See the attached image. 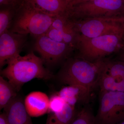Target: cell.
Here are the masks:
<instances>
[{
	"label": "cell",
	"mask_w": 124,
	"mask_h": 124,
	"mask_svg": "<svg viewBox=\"0 0 124 124\" xmlns=\"http://www.w3.org/2000/svg\"><path fill=\"white\" fill-rule=\"evenodd\" d=\"M108 18L112 19V20H116V21L121 22L124 23V16H116V17L109 18Z\"/></svg>",
	"instance_id": "obj_26"
},
{
	"label": "cell",
	"mask_w": 124,
	"mask_h": 124,
	"mask_svg": "<svg viewBox=\"0 0 124 124\" xmlns=\"http://www.w3.org/2000/svg\"><path fill=\"white\" fill-rule=\"evenodd\" d=\"M66 103L62 97L57 93L49 98L48 113H54L61 111L64 108Z\"/></svg>",
	"instance_id": "obj_21"
},
{
	"label": "cell",
	"mask_w": 124,
	"mask_h": 124,
	"mask_svg": "<svg viewBox=\"0 0 124 124\" xmlns=\"http://www.w3.org/2000/svg\"><path fill=\"white\" fill-rule=\"evenodd\" d=\"M9 124H33L25 108L24 100L17 96L4 108Z\"/></svg>",
	"instance_id": "obj_12"
},
{
	"label": "cell",
	"mask_w": 124,
	"mask_h": 124,
	"mask_svg": "<svg viewBox=\"0 0 124 124\" xmlns=\"http://www.w3.org/2000/svg\"><path fill=\"white\" fill-rule=\"evenodd\" d=\"M27 35L7 31L0 35V67L1 69L22 51Z\"/></svg>",
	"instance_id": "obj_9"
},
{
	"label": "cell",
	"mask_w": 124,
	"mask_h": 124,
	"mask_svg": "<svg viewBox=\"0 0 124 124\" xmlns=\"http://www.w3.org/2000/svg\"><path fill=\"white\" fill-rule=\"evenodd\" d=\"M124 35H108L89 38L79 34L75 50L77 57L92 63L116 54L124 48Z\"/></svg>",
	"instance_id": "obj_4"
},
{
	"label": "cell",
	"mask_w": 124,
	"mask_h": 124,
	"mask_svg": "<svg viewBox=\"0 0 124 124\" xmlns=\"http://www.w3.org/2000/svg\"><path fill=\"white\" fill-rule=\"evenodd\" d=\"M44 63L41 58L33 52L23 56L19 54L8 62L0 74L18 92L24 84L33 79L46 80L53 77L51 72L45 68Z\"/></svg>",
	"instance_id": "obj_1"
},
{
	"label": "cell",
	"mask_w": 124,
	"mask_h": 124,
	"mask_svg": "<svg viewBox=\"0 0 124 124\" xmlns=\"http://www.w3.org/2000/svg\"><path fill=\"white\" fill-rule=\"evenodd\" d=\"M51 26L57 30L63 43L75 49L79 33L76 30L73 20L68 16L54 17Z\"/></svg>",
	"instance_id": "obj_13"
},
{
	"label": "cell",
	"mask_w": 124,
	"mask_h": 124,
	"mask_svg": "<svg viewBox=\"0 0 124 124\" xmlns=\"http://www.w3.org/2000/svg\"><path fill=\"white\" fill-rule=\"evenodd\" d=\"M22 0H0L1 6H17Z\"/></svg>",
	"instance_id": "obj_22"
},
{
	"label": "cell",
	"mask_w": 124,
	"mask_h": 124,
	"mask_svg": "<svg viewBox=\"0 0 124 124\" xmlns=\"http://www.w3.org/2000/svg\"><path fill=\"white\" fill-rule=\"evenodd\" d=\"M54 17L37 8L26 0L17 5L9 31L30 34L36 38L45 35L51 27Z\"/></svg>",
	"instance_id": "obj_3"
},
{
	"label": "cell",
	"mask_w": 124,
	"mask_h": 124,
	"mask_svg": "<svg viewBox=\"0 0 124 124\" xmlns=\"http://www.w3.org/2000/svg\"><path fill=\"white\" fill-rule=\"evenodd\" d=\"M98 86L100 91H118L124 93V81L114 79L103 72L102 69Z\"/></svg>",
	"instance_id": "obj_18"
},
{
	"label": "cell",
	"mask_w": 124,
	"mask_h": 124,
	"mask_svg": "<svg viewBox=\"0 0 124 124\" xmlns=\"http://www.w3.org/2000/svg\"><path fill=\"white\" fill-rule=\"evenodd\" d=\"M116 124H124V120Z\"/></svg>",
	"instance_id": "obj_27"
},
{
	"label": "cell",
	"mask_w": 124,
	"mask_h": 124,
	"mask_svg": "<svg viewBox=\"0 0 124 124\" xmlns=\"http://www.w3.org/2000/svg\"><path fill=\"white\" fill-rule=\"evenodd\" d=\"M34 48L44 63L49 65L66 61L75 50L72 46L51 39L45 34L36 38Z\"/></svg>",
	"instance_id": "obj_8"
},
{
	"label": "cell",
	"mask_w": 124,
	"mask_h": 124,
	"mask_svg": "<svg viewBox=\"0 0 124 124\" xmlns=\"http://www.w3.org/2000/svg\"><path fill=\"white\" fill-rule=\"evenodd\" d=\"M0 124H9L4 112L0 115Z\"/></svg>",
	"instance_id": "obj_24"
},
{
	"label": "cell",
	"mask_w": 124,
	"mask_h": 124,
	"mask_svg": "<svg viewBox=\"0 0 124 124\" xmlns=\"http://www.w3.org/2000/svg\"><path fill=\"white\" fill-rule=\"evenodd\" d=\"M71 124H95V116L91 108L85 106L78 112Z\"/></svg>",
	"instance_id": "obj_20"
},
{
	"label": "cell",
	"mask_w": 124,
	"mask_h": 124,
	"mask_svg": "<svg viewBox=\"0 0 124 124\" xmlns=\"http://www.w3.org/2000/svg\"><path fill=\"white\" fill-rule=\"evenodd\" d=\"M123 49H124V48H123Z\"/></svg>",
	"instance_id": "obj_28"
},
{
	"label": "cell",
	"mask_w": 124,
	"mask_h": 124,
	"mask_svg": "<svg viewBox=\"0 0 124 124\" xmlns=\"http://www.w3.org/2000/svg\"><path fill=\"white\" fill-rule=\"evenodd\" d=\"M24 103L26 110L31 117H38L48 113L49 98L45 93L33 91L26 96Z\"/></svg>",
	"instance_id": "obj_11"
},
{
	"label": "cell",
	"mask_w": 124,
	"mask_h": 124,
	"mask_svg": "<svg viewBox=\"0 0 124 124\" xmlns=\"http://www.w3.org/2000/svg\"><path fill=\"white\" fill-rule=\"evenodd\" d=\"M115 54L116 55V59L124 62V49L121 50L118 53Z\"/></svg>",
	"instance_id": "obj_23"
},
{
	"label": "cell",
	"mask_w": 124,
	"mask_h": 124,
	"mask_svg": "<svg viewBox=\"0 0 124 124\" xmlns=\"http://www.w3.org/2000/svg\"><path fill=\"white\" fill-rule=\"evenodd\" d=\"M102 61L92 63L77 56L69 58L59 72L58 79L64 84L82 87L92 93L98 86Z\"/></svg>",
	"instance_id": "obj_2"
},
{
	"label": "cell",
	"mask_w": 124,
	"mask_h": 124,
	"mask_svg": "<svg viewBox=\"0 0 124 124\" xmlns=\"http://www.w3.org/2000/svg\"><path fill=\"white\" fill-rule=\"evenodd\" d=\"M72 20L78 32L88 38L108 35H124V23L119 21L107 18Z\"/></svg>",
	"instance_id": "obj_7"
},
{
	"label": "cell",
	"mask_w": 124,
	"mask_h": 124,
	"mask_svg": "<svg viewBox=\"0 0 124 124\" xmlns=\"http://www.w3.org/2000/svg\"><path fill=\"white\" fill-rule=\"evenodd\" d=\"M123 2H124V0H123Z\"/></svg>",
	"instance_id": "obj_29"
},
{
	"label": "cell",
	"mask_w": 124,
	"mask_h": 124,
	"mask_svg": "<svg viewBox=\"0 0 124 124\" xmlns=\"http://www.w3.org/2000/svg\"><path fill=\"white\" fill-rule=\"evenodd\" d=\"M70 0L71 5L72 7H73V6L91 0Z\"/></svg>",
	"instance_id": "obj_25"
},
{
	"label": "cell",
	"mask_w": 124,
	"mask_h": 124,
	"mask_svg": "<svg viewBox=\"0 0 124 124\" xmlns=\"http://www.w3.org/2000/svg\"><path fill=\"white\" fill-rule=\"evenodd\" d=\"M57 93L66 103L75 107L78 103L88 104L90 101L92 93L82 87L67 85L61 89Z\"/></svg>",
	"instance_id": "obj_14"
},
{
	"label": "cell",
	"mask_w": 124,
	"mask_h": 124,
	"mask_svg": "<svg viewBox=\"0 0 124 124\" xmlns=\"http://www.w3.org/2000/svg\"><path fill=\"white\" fill-rule=\"evenodd\" d=\"M101 69L103 72L114 79L124 81V62L107 58L102 60Z\"/></svg>",
	"instance_id": "obj_16"
},
{
	"label": "cell",
	"mask_w": 124,
	"mask_h": 124,
	"mask_svg": "<svg viewBox=\"0 0 124 124\" xmlns=\"http://www.w3.org/2000/svg\"><path fill=\"white\" fill-rule=\"evenodd\" d=\"M17 6H1L0 35L9 31L10 29L15 16Z\"/></svg>",
	"instance_id": "obj_19"
},
{
	"label": "cell",
	"mask_w": 124,
	"mask_h": 124,
	"mask_svg": "<svg viewBox=\"0 0 124 124\" xmlns=\"http://www.w3.org/2000/svg\"><path fill=\"white\" fill-rule=\"evenodd\" d=\"M18 92L8 81L0 77V109H4L17 96Z\"/></svg>",
	"instance_id": "obj_17"
},
{
	"label": "cell",
	"mask_w": 124,
	"mask_h": 124,
	"mask_svg": "<svg viewBox=\"0 0 124 124\" xmlns=\"http://www.w3.org/2000/svg\"><path fill=\"white\" fill-rule=\"evenodd\" d=\"M35 7L54 17H69L72 6L70 0H26Z\"/></svg>",
	"instance_id": "obj_10"
},
{
	"label": "cell",
	"mask_w": 124,
	"mask_h": 124,
	"mask_svg": "<svg viewBox=\"0 0 124 124\" xmlns=\"http://www.w3.org/2000/svg\"><path fill=\"white\" fill-rule=\"evenodd\" d=\"M124 16L123 0H91L74 6L69 18L75 20Z\"/></svg>",
	"instance_id": "obj_5"
},
{
	"label": "cell",
	"mask_w": 124,
	"mask_h": 124,
	"mask_svg": "<svg viewBox=\"0 0 124 124\" xmlns=\"http://www.w3.org/2000/svg\"><path fill=\"white\" fill-rule=\"evenodd\" d=\"M78 112L75 107L66 103L64 108L61 111L49 113L46 124H71Z\"/></svg>",
	"instance_id": "obj_15"
},
{
	"label": "cell",
	"mask_w": 124,
	"mask_h": 124,
	"mask_svg": "<svg viewBox=\"0 0 124 124\" xmlns=\"http://www.w3.org/2000/svg\"><path fill=\"white\" fill-rule=\"evenodd\" d=\"M124 120V92L100 91L95 124H116Z\"/></svg>",
	"instance_id": "obj_6"
}]
</instances>
